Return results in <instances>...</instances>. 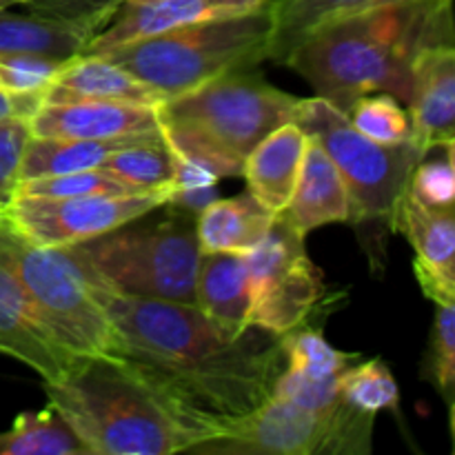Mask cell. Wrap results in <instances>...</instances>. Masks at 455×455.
I'll use <instances>...</instances> for the list:
<instances>
[{"label": "cell", "instance_id": "cell-1", "mask_svg": "<svg viewBox=\"0 0 455 455\" xmlns=\"http://www.w3.org/2000/svg\"><path fill=\"white\" fill-rule=\"evenodd\" d=\"M92 274V271H89ZM118 333V355L185 407L234 425L274 395L284 369L280 336L249 327L229 338L196 305L123 296L92 274Z\"/></svg>", "mask_w": 455, "mask_h": 455}, {"label": "cell", "instance_id": "cell-2", "mask_svg": "<svg viewBox=\"0 0 455 455\" xmlns=\"http://www.w3.org/2000/svg\"><path fill=\"white\" fill-rule=\"evenodd\" d=\"M44 394L89 455L189 453L225 434L123 358H78Z\"/></svg>", "mask_w": 455, "mask_h": 455}, {"label": "cell", "instance_id": "cell-3", "mask_svg": "<svg viewBox=\"0 0 455 455\" xmlns=\"http://www.w3.org/2000/svg\"><path fill=\"white\" fill-rule=\"evenodd\" d=\"M438 43H453V0H407L314 31L284 67L347 114L364 93L387 92L407 102L413 60Z\"/></svg>", "mask_w": 455, "mask_h": 455}, {"label": "cell", "instance_id": "cell-4", "mask_svg": "<svg viewBox=\"0 0 455 455\" xmlns=\"http://www.w3.org/2000/svg\"><path fill=\"white\" fill-rule=\"evenodd\" d=\"M300 98L251 69L231 71L156 105L167 145L213 176H243L244 160L283 124L293 123Z\"/></svg>", "mask_w": 455, "mask_h": 455}, {"label": "cell", "instance_id": "cell-5", "mask_svg": "<svg viewBox=\"0 0 455 455\" xmlns=\"http://www.w3.org/2000/svg\"><path fill=\"white\" fill-rule=\"evenodd\" d=\"M274 9L262 0L247 12L160 31L96 53L154 89L160 100L213 78L269 60Z\"/></svg>", "mask_w": 455, "mask_h": 455}, {"label": "cell", "instance_id": "cell-6", "mask_svg": "<svg viewBox=\"0 0 455 455\" xmlns=\"http://www.w3.org/2000/svg\"><path fill=\"white\" fill-rule=\"evenodd\" d=\"M293 124L331 158L349 194V225L358 231L373 271L385 265L387 235L395 234L398 204L422 158L411 140L387 147L363 136L342 111L323 98H300Z\"/></svg>", "mask_w": 455, "mask_h": 455}, {"label": "cell", "instance_id": "cell-7", "mask_svg": "<svg viewBox=\"0 0 455 455\" xmlns=\"http://www.w3.org/2000/svg\"><path fill=\"white\" fill-rule=\"evenodd\" d=\"M163 212V218H151L149 212L67 249L123 296L196 305V218L167 204Z\"/></svg>", "mask_w": 455, "mask_h": 455}, {"label": "cell", "instance_id": "cell-8", "mask_svg": "<svg viewBox=\"0 0 455 455\" xmlns=\"http://www.w3.org/2000/svg\"><path fill=\"white\" fill-rule=\"evenodd\" d=\"M0 262L20 283L40 320L69 354L118 355V333L98 300L92 274L67 247L27 240L0 213Z\"/></svg>", "mask_w": 455, "mask_h": 455}, {"label": "cell", "instance_id": "cell-9", "mask_svg": "<svg viewBox=\"0 0 455 455\" xmlns=\"http://www.w3.org/2000/svg\"><path fill=\"white\" fill-rule=\"evenodd\" d=\"M376 413L340 400L329 409H309L289 400L265 404L198 444L203 455H371Z\"/></svg>", "mask_w": 455, "mask_h": 455}, {"label": "cell", "instance_id": "cell-10", "mask_svg": "<svg viewBox=\"0 0 455 455\" xmlns=\"http://www.w3.org/2000/svg\"><path fill=\"white\" fill-rule=\"evenodd\" d=\"M300 231L275 216L269 234L253 251L244 253L251 280V327L274 336L327 314L324 275L305 247Z\"/></svg>", "mask_w": 455, "mask_h": 455}, {"label": "cell", "instance_id": "cell-11", "mask_svg": "<svg viewBox=\"0 0 455 455\" xmlns=\"http://www.w3.org/2000/svg\"><path fill=\"white\" fill-rule=\"evenodd\" d=\"M169 194L80 196V198H27L16 196L4 209L16 231L43 247H71L107 234L124 222L156 212Z\"/></svg>", "mask_w": 455, "mask_h": 455}, {"label": "cell", "instance_id": "cell-12", "mask_svg": "<svg viewBox=\"0 0 455 455\" xmlns=\"http://www.w3.org/2000/svg\"><path fill=\"white\" fill-rule=\"evenodd\" d=\"M411 142L422 156L455 145V43L429 44L411 67Z\"/></svg>", "mask_w": 455, "mask_h": 455}, {"label": "cell", "instance_id": "cell-13", "mask_svg": "<svg viewBox=\"0 0 455 455\" xmlns=\"http://www.w3.org/2000/svg\"><path fill=\"white\" fill-rule=\"evenodd\" d=\"M395 234H403L416 253L413 274L422 293L435 305H455V209H427L404 191Z\"/></svg>", "mask_w": 455, "mask_h": 455}, {"label": "cell", "instance_id": "cell-14", "mask_svg": "<svg viewBox=\"0 0 455 455\" xmlns=\"http://www.w3.org/2000/svg\"><path fill=\"white\" fill-rule=\"evenodd\" d=\"M0 354L25 363L43 378V382L60 380L78 360V355L69 354L49 333L34 302L3 262H0Z\"/></svg>", "mask_w": 455, "mask_h": 455}, {"label": "cell", "instance_id": "cell-15", "mask_svg": "<svg viewBox=\"0 0 455 455\" xmlns=\"http://www.w3.org/2000/svg\"><path fill=\"white\" fill-rule=\"evenodd\" d=\"M44 138H124L160 132L156 105L127 102H43L29 120Z\"/></svg>", "mask_w": 455, "mask_h": 455}, {"label": "cell", "instance_id": "cell-16", "mask_svg": "<svg viewBox=\"0 0 455 455\" xmlns=\"http://www.w3.org/2000/svg\"><path fill=\"white\" fill-rule=\"evenodd\" d=\"M260 3L262 0H154L145 4H123L109 25L84 44L83 53H100L160 31L247 12Z\"/></svg>", "mask_w": 455, "mask_h": 455}, {"label": "cell", "instance_id": "cell-17", "mask_svg": "<svg viewBox=\"0 0 455 455\" xmlns=\"http://www.w3.org/2000/svg\"><path fill=\"white\" fill-rule=\"evenodd\" d=\"M196 307L229 338L251 327V280L243 253H200Z\"/></svg>", "mask_w": 455, "mask_h": 455}, {"label": "cell", "instance_id": "cell-18", "mask_svg": "<svg viewBox=\"0 0 455 455\" xmlns=\"http://www.w3.org/2000/svg\"><path fill=\"white\" fill-rule=\"evenodd\" d=\"M349 194H347L340 172L324 154L323 147L307 136V149L296 189L284 212L278 216L284 218L302 235H307L324 225L349 222Z\"/></svg>", "mask_w": 455, "mask_h": 455}, {"label": "cell", "instance_id": "cell-19", "mask_svg": "<svg viewBox=\"0 0 455 455\" xmlns=\"http://www.w3.org/2000/svg\"><path fill=\"white\" fill-rule=\"evenodd\" d=\"M43 102H127L158 105L160 96L145 83L96 53L69 58L44 92Z\"/></svg>", "mask_w": 455, "mask_h": 455}, {"label": "cell", "instance_id": "cell-20", "mask_svg": "<svg viewBox=\"0 0 455 455\" xmlns=\"http://www.w3.org/2000/svg\"><path fill=\"white\" fill-rule=\"evenodd\" d=\"M307 133L298 124L287 123L271 132L244 160L243 178L247 191L271 213H283L296 189Z\"/></svg>", "mask_w": 455, "mask_h": 455}, {"label": "cell", "instance_id": "cell-21", "mask_svg": "<svg viewBox=\"0 0 455 455\" xmlns=\"http://www.w3.org/2000/svg\"><path fill=\"white\" fill-rule=\"evenodd\" d=\"M275 213L262 207L249 191L234 198H216L196 218L200 253H249L265 240Z\"/></svg>", "mask_w": 455, "mask_h": 455}, {"label": "cell", "instance_id": "cell-22", "mask_svg": "<svg viewBox=\"0 0 455 455\" xmlns=\"http://www.w3.org/2000/svg\"><path fill=\"white\" fill-rule=\"evenodd\" d=\"M395 3H407V0H271L274 31H271L269 60L284 67L298 44L309 38L314 31L342 18L358 16Z\"/></svg>", "mask_w": 455, "mask_h": 455}, {"label": "cell", "instance_id": "cell-23", "mask_svg": "<svg viewBox=\"0 0 455 455\" xmlns=\"http://www.w3.org/2000/svg\"><path fill=\"white\" fill-rule=\"evenodd\" d=\"M158 136H163V132L124 138H44L31 133L22 158L20 180L98 169L114 151Z\"/></svg>", "mask_w": 455, "mask_h": 455}, {"label": "cell", "instance_id": "cell-24", "mask_svg": "<svg viewBox=\"0 0 455 455\" xmlns=\"http://www.w3.org/2000/svg\"><path fill=\"white\" fill-rule=\"evenodd\" d=\"M89 40V31L67 22L29 12H0V53H36L56 60H69L83 53Z\"/></svg>", "mask_w": 455, "mask_h": 455}, {"label": "cell", "instance_id": "cell-25", "mask_svg": "<svg viewBox=\"0 0 455 455\" xmlns=\"http://www.w3.org/2000/svg\"><path fill=\"white\" fill-rule=\"evenodd\" d=\"M98 169L138 194H172L176 189L178 156L158 136L114 151Z\"/></svg>", "mask_w": 455, "mask_h": 455}, {"label": "cell", "instance_id": "cell-26", "mask_svg": "<svg viewBox=\"0 0 455 455\" xmlns=\"http://www.w3.org/2000/svg\"><path fill=\"white\" fill-rule=\"evenodd\" d=\"M0 455H89L87 447L71 431L53 407L25 411L12 429L0 434Z\"/></svg>", "mask_w": 455, "mask_h": 455}, {"label": "cell", "instance_id": "cell-27", "mask_svg": "<svg viewBox=\"0 0 455 455\" xmlns=\"http://www.w3.org/2000/svg\"><path fill=\"white\" fill-rule=\"evenodd\" d=\"M280 347H283L284 354V367L315 378V380L340 378L351 364L363 358L360 354H347V351L329 345L323 329L314 324V318L298 324L291 331L283 333Z\"/></svg>", "mask_w": 455, "mask_h": 455}, {"label": "cell", "instance_id": "cell-28", "mask_svg": "<svg viewBox=\"0 0 455 455\" xmlns=\"http://www.w3.org/2000/svg\"><path fill=\"white\" fill-rule=\"evenodd\" d=\"M340 395L351 407L367 413H380L391 409L398 411L400 391L389 364L382 358L355 363L340 376Z\"/></svg>", "mask_w": 455, "mask_h": 455}, {"label": "cell", "instance_id": "cell-29", "mask_svg": "<svg viewBox=\"0 0 455 455\" xmlns=\"http://www.w3.org/2000/svg\"><path fill=\"white\" fill-rule=\"evenodd\" d=\"M349 123L373 142L394 147L411 140L409 111L403 102L387 92L364 93L347 111Z\"/></svg>", "mask_w": 455, "mask_h": 455}, {"label": "cell", "instance_id": "cell-30", "mask_svg": "<svg viewBox=\"0 0 455 455\" xmlns=\"http://www.w3.org/2000/svg\"><path fill=\"white\" fill-rule=\"evenodd\" d=\"M422 380L431 382L449 411L455 400V305H435L434 327L422 360Z\"/></svg>", "mask_w": 455, "mask_h": 455}, {"label": "cell", "instance_id": "cell-31", "mask_svg": "<svg viewBox=\"0 0 455 455\" xmlns=\"http://www.w3.org/2000/svg\"><path fill=\"white\" fill-rule=\"evenodd\" d=\"M123 194H138V191L129 189L123 182L114 180V178L107 176L100 169H89V172H71L58 173V176L20 180L16 191H13V198L16 196H27V198H80V196Z\"/></svg>", "mask_w": 455, "mask_h": 455}, {"label": "cell", "instance_id": "cell-32", "mask_svg": "<svg viewBox=\"0 0 455 455\" xmlns=\"http://www.w3.org/2000/svg\"><path fill=\"white\" fill-rule=\"evenodd\" d=\"M407 196L418 204L435 212H453L455 209V164L453 147H444L440 158L427 160L422 156L413 167L407 182Z\"/></svg>", "mask_w": 455, "mask_h": 455}, {"label": "cell", "instance_id": "cell-33", "mask_svg": "<svg viewBox=\"0 0 455 455\" xmlns=\"http://www.w3.org/2000/svg\"><path fill=\"white\" fill-rule=\"evenodd\" d=\"M65 62L36 53H0V87L18 96H44Z\"/></svg>", "mask_w": 455, "mask_h": 455}, {"label": "cell", "instance_id": "cell-34", "mask_svg": "<svg viewBox=\"0 0 455 455\" xmlns=\"http://www.w3.org/2000/svg\"><path fill=\"white\" fill-rule=\"evenodd\" d=\"M22 7L36 16L80 27L93 36L105 29L118 12V0H27Z\"/></svg>", "mask_w": 455, "mask_h": 455}, {"label": "cell", "instance_id": "cell-35", "mask_svg": "<svg viewBox=\"0 0 455 455\" xmlns=\"http://www.w3.org/2000/svg\"><path fill=\"white\" fill-rule=\"evenodd\" d=\"M31 138L29 118L0 120V207L7 209L20 180L22 158Z\"/></svg>", "mask_w": 455, "mask_h": 455}, {"label": "cell", "instance_id": "cell-36", "mask_svg": "<svg viewBox=\"0 0 455 455\" xmlns=\"http://www.w3.org/2000/svg\"><path fill=\"white\" fill-rule=\"evenodd\" d=\"M271 398L289 400V403L302 404V407L309 409H329L342 400L340 378L315 380V378H309L305 373L284 367L280 371L278 380H275Z\"/></svg>", "mask_w": 455, "mask_h": 455}, {"label": "cell", "instance_id": "cell-37", "mask_svg": "<svg viewBox=\"0 0 455 455\" xmlns=\"http://www.w3.org/2000/svg\"><path fill=\"white\" fill-rule=\"evenodd\" d=\"M218 198L216 185L209 187H194V189H176L169 194L167 207L176 209V212L187 213L191 218H198V213L207 207L209 203Z\"/></svg>", "mask_w": 455, "mask_h": 455}, {"label": "cell", "instance_id": "cell-38", "mask_svg": "<svg viewBox=\"0 0 455 455\" xmlns=\"http://www.w3.org/2000/svg\"><path fill=\"white\" fill-rule=\"evenodd\" d=\"M43 96H18L0 87V120L4 118H29L40 109Z\"/></svg>", "mask_w": 455, "mask_h": 455}, {"label": "cell", "instance_id": "cell-39", "mask_svg": "<svg viewBox=\"0 0 455 455\" xmlns=\"http://www.w3.org/2000/svg\"><path fill=\"white\" fill-rule=\"evenodd\" d=\"M27 0H0V12H4V9H12V7H18V4H25Z\"/></svg>", "mask_w": 455, "mask_h": 455}, {"label": "cell", "instance_id": "cell-40", "mask_svg": "<svg viewBox=\"0 0 455 455\" xmlns=\"http://www.w3.org/2000/svg\"><path fill=\"white\" fill-rule=\"evenodd\" d=\"M118 3L120 7H123V4H145V3H154V0H118Z\"/></svg>", "mask_w": 455, "mask_h": 455}, {"label": "cell", "instance_id": "cell-41", "mask_svg": "<svg viewBox=\"0 0 455 455\" xmlns=\"http://www.w3.org/2000/svg\"><path fill=\"white\" fill-rule=\"evenodd\" d=\"M3 212H4V209H3V207H0V213H3Z\"/></svg>", "mask_w": 455, "mask_h": 455}]
</instances>
